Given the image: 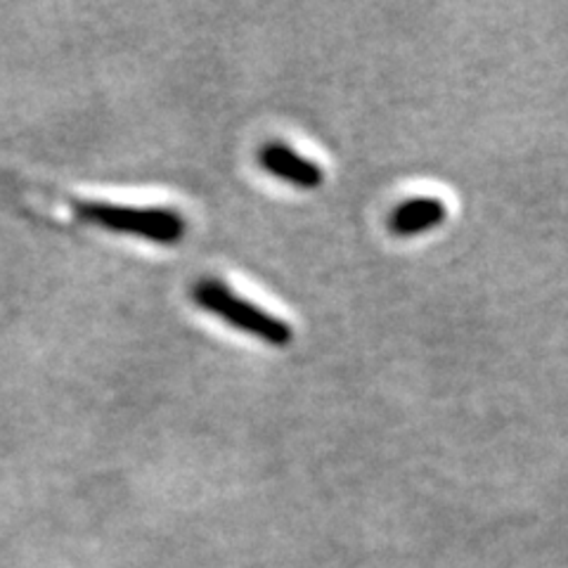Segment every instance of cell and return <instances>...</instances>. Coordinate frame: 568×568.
I'll return each instance as SVG.
<instances>
[{
	"label": "cell",
	"instance_id": "6da1fadb",
	"mask_svg": "<svg viewBox=\"0 0 568 568\" xmlns=\"http://www.w3.org/2000/svg\"><path fill=\"white\" fill-rule=\"evenodd\" d=\"M192 298L202 311H209L216 317L225 320L230 327L256 336V339L263 344L284 348L294 339V329L287 320L254 306L252 301H246L230 287H225L221 280H206V277L200 280L194 284Z\"/></svg>",
	"mask_w": 568,
	"mask_h": 568
},
{
	"label": "cell",
	"instance_id": "277c9868",
	"mask_svg": "<svg viewBox=\"0 0 568 568\" xmlns=\"http://www.w3.org/2000/svg\"><path fill=\"white\" fill-rule=\"evenodd\" d=\"M448 219V206L438 197H413L398 204L388 216V233L396 237H417L429 233Z\"/></svg>",
	"mask_w": 568,
	"mask_h": 568
},
{
	"label": "cell",
	"instance_id": "7a4b0ae2",
	"mask_svg": "<svg viewBox=\"0 0 568 568\" xmlns=\"http://www.w3.org/2000/svg\"><path fill=\"white\" fill-rule=\"evenodd\" d=\"M79 216L88 223H95L104 230L123 235H135L140 240L156 244H175L187 233V223L173 209H150V206H123L110 202H79L74 206Z\"/></svg>",
	"mask_w": 568,
	"mask_h": 568
},
{
	"label": "cell",
	"instance_id": "3957f363",
	"mask_svg": "<svg viewBox=\"0 0 568 568\" xmlns=\"http://www.w3.org/2000/svg\"><path fill=\"white\" fill-rule=\"evenodd\" d=\"M258 164L265 173L277 181L290 183L301 190H315L325 183V171L313 159L298 154L284 142H268L258 150Z\"/></svg>",
	"mask_w": 568,
	"mask_h": 568
}]
</instances>
